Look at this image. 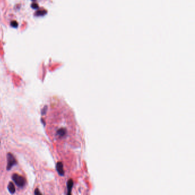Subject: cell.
<instances>
[{"instance_id": "52a82bcc", "label": "cell", "mask_w": 195, "mask_h": 195, "mask_svg": "<svg viewBox=\"0 0 195 195\" xmlns=\"http://www.w3.org/2000/svg\"><path fill=\"white\" fill-rule=\"evenodd\" d=\"M46 13V11L45 10H38L37 11L36 13H35V14H36V16H44L45 15V14Z\"/></svg>"}, {"instance_id": "3957f363", "label": "cell", "mask_w": 195, "mask_h": 195, "mask_svg": "<svg viewBox=\"0 0 195 195\" xmlns=\"http://www.w3.org/2000/svg\"><path fill=\"white\" fill-rule=\"evenodd\" d=\"M56 169L58 172V174L61 176L64 175V170L63 168V164L61 162H58L56 165Z\"/></svg>"}, {"instance_id": "7a4b0ae2", "label": "cell", "mask_w": 195, "mask_h": 195, "mask_svg": "<svg viewBox=\"0 0 195 195\" xmlns=\"http://www.w3.org/2000/svg\"><path fill=\"white\" fill-rule=\"evenodd\" d=\"M8 158V165H7V169L10 170L14 165H16L17 163V161L16 160V159L14 158L13 155L11 153H8L7 155Z\"/></svg>"}, {"instance_id": "ba28073f", "label": "cell", "mask_w": 195, "mask_h": 195, "mask_svg": "<svg viewBox=\"0 0 195 195\" xmlns=\"http://www.w3.org/2000/svg\"><path fill=\"white\" fill-rule=\"evenodd\" d=\"M11 25L14 28H17L18 26V23L16 21H13L11 22Z\"/></svg>"}, {"instance_id": "8fae6325", "label": "cell", "mask_w": 195, "mask_h": 195, "mask_svg": "<svg viewBox=\"0 0 195 195\" xmlns=\"http://www.w3.org/2000/svg\"><path fill=\"white\" fill-rule=\"evenodd\" d=\"M32 8H33L34 9H37L38 8V5L36 4H33L32 5Z\"/></svg>"}, {"instance_id": "5b68a950", "label": "cell", "mask_w": 195, "mask_h": 195, "mask_svg": "<svg viewBox=\"0 0 195 195\" xmlns=\"http://www.w3.org/2000/svg\"><path fill=\"white\" fill-rule=\"evenodd\" d=\"M73 180L72 179H70L68 180V184H67V188H68V194H70V192H71V190H72V188L73 187Z\"/></svg>"}, {"instance_id": "9c48e42d", "label": "cell", "mask_w": 195, "mask_h": 195, "mask_svg": "<svg viewBox=\"0 0 195 195\" xmlns=\"http://www.w3.org/2000/svg\"><path fill=\"white\" fill-rule=\"evenodd\" d=\"M46 110H47V106H45V107H44V109H43L42 110V111H41V112H42V115H44V114H45Z\"/></svg>"}, {"instance_id": "30bf717a", "label": "cell", "mask_w": 195, "mask_h": 195, "mask_svg": "<svg viewBox=\"0 0 195 195\" xmlns=\"http://www.w3.org/2000/svg\"><path fill=\"white\" fill-rule=\"evenodd\" d=\"M34 194H41V193L39 191H38V190H37V189H36V190H35V192H34Z\"/></svg>"}, {"instance_id": "6da1fadb", "label": "cell", "mask_w": 195, "mask_h": 195, "mask_svg": "<svg viewBox=\"0 0 195 195\" xmlns=\"http://www.w3.org/2000/svg\"><path fill=\"white\" fill-rule=\"evenodd\" d=\"M12 179L18 187L22 188L25 185L26 181L24 177L18 175V174H13L12 176Z\"/></svg>"}, {"instance_id": "277c9868", "label": "cell", "mask_w": 195, "mask_h": 195, "mask_svg": "<svg viewBox=\"0 0 195 195\" xmlns=\"http://www.w3.org/2000/svg\"><path fill=\"white\" fill-rule=\"evenodd\" d=\"M8 190L9 191V192L11 194H13L14 192H15V187H14V185L13 184V183L12 182H10L9 183L8 186Z\"/></svg>"}, {"instance_id": "8992f818", "label": "cell", "mask_w": 195, "mask_h": 195, "mask_svg": "<svg viewBox=\"0 0 195 195\" xmlns=\"http://www.w3.org/2000/svg\"><path fill=\"white\" fill-rule=\"evenodd\" d=\"M66 131L65 129L61 128V129L58 130L57 132V134L60 136H61V137H63L66 135Z\"/></svg>"}]
</instances>
